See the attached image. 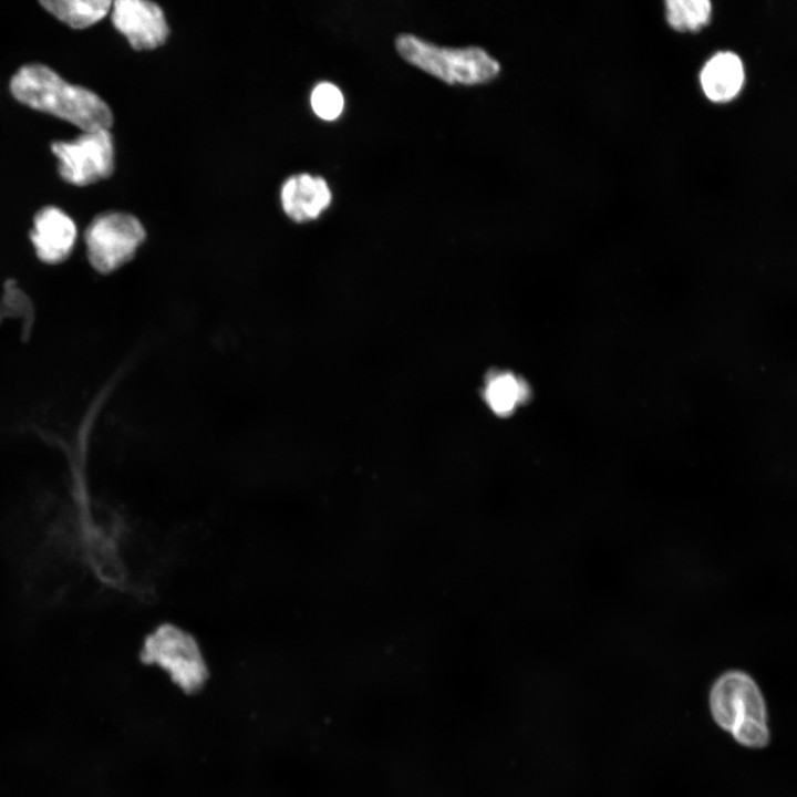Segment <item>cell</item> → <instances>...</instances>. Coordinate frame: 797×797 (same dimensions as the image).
I'll return each mask as SVG.
<instances>
[{
  "label": "cell",
  "instance_id": "30bf717a",
  "mask_svg": "<svg viewBox=\"0 0 797 797\" xmlns=\"http://www.w3.org/2000/svg\"><path fill=\"white\" fill-rule=\"evenodd\" d=\"M700 82L710 101L729 102L739 94L745 82L743 61L734 52H717L702 68Z\"/></svg>",
  "mask_w": 797,
  "mask_h": 797
},
{
  "label": "cell",
  "instance_id": "8fae6325",
  "mask_svg": "<svg viewBox=\"0 0 797 797\" xmlns=\"http://www.w3.org/2000/svg\"><path fill=\"white\" fill-rule=\"evenodd\" d=\"M40 4L56 19L73 29L89 28L102 20L112 9L110 0H46Z\"/></svg>",
  "mask_w": 797,
  "mask_h": 797
},
{
  "label": "cell",
  "instance_id": "277c9868",
  "mask_svg": "<svg viewBox=\"0 0 797 797\" xmlns=\"http://www.w3.org/2000/svg\"><path fill=\"white\" fill-rule=\"evenodd\" d=\"M145 229L133 215L110 211L96 216L85 230L87 257L101 272L128 261L145 239Z\"/></svg>",
  "mask_w": 797,
  "mask_h": 797
},
{
  "label": "cell",
  "instance_id": "8992f818",
  "mask_svg": "<svg viewBox=\"0 0 797 797\" xmlns=\"http://www.w3.org/2000/svg\"><path fill=\"white\" fill-rule=\"evenodd\" d=\"M143 660L165 670L184 691L199 690L207 677L203 656L195 641L177 629H161L146 642Z\"/></svg>",
  "mask_w": 797,
  "mask_h": 797
},
{
  "label": "cell",
  "instance_id": "6da1fadb",
  "mask_svg": "<svg viewBox=\"0 0 797 797\" xmlns=\"http://www.w3.org/2000/svg\"><path fill=\"white\" fill-rule=\"evenodd\" d=\"M10 92L20 103L61 120L83 132L110 130L113 114L94 92L66 82L41 63L21 66L10 80Z\"/></svg>",
  "mask_w": 797,
  "mask_h": 797
},
{
  "label": "cell",
  "instance_id": "5bb4252c",
  "mask_svg": "<svg viewBox=\"0 0 797 797\" xmlns=\"http://www.w3.org/2000/svg\"><path fill=\"white\" fill-rule=\"evenodd\" d=\"M310 102L313 112L325 121L335 120L342 113L344 106L341 91L329 82H322L313 89Z\"/></svg>",
  "mask_w": 797,
  "mask_h": 797
},
{
  "label": "cell",
  "instance_id": "3957f363",
  "mask_svg": "<svg viewBox=\"0 0 797 797\" xmlns=\"http://www.w3.org/2000/svg\"><path fill=\"white\" fill-rule=\"evenodd\" d=\"M395 48L405 61L448 84L486 83L500 71L498 61L478 46L442 48L405 33L397 35Z\"/></svg>",
  "mask_w": 797,
  "mask_h": 797
},
{
  "label": "cell",
  "instance_id": "52a82bcc",
  "mask_svg": "<svg viewBox=\"0 0 797 797\" xmlns=\"http://www.w3.org/2000/svg\"><path fill=\"white\" fill-rule=\"evenodd\" d=\"M111 19L135 50H153L162 45L169 33L162 8L146 0H116Z\"/></svg>",
  "mask_w": 797,
  "mask_h": 797
},
{
  "label": "cell",
  "instance_id": "7c38bea8",
  "mask_svg": "<svg viewBox=\"0 0 797 797\" xmlns=\"http://www.w3.org/2000/svg\"><path fill=\"white\" fill-rule=\"evenodd\" d=\"M526 393L521 381L510 373L498 372L486 382L485 400L497 415L506 416L526 398Z\"/></svg>",
  "mask_w": 797,
  "mask_h": 797
},
{
  "label": "cell",
  "instance_id": "ba28073f",
  "mask_svg": "<svg viewBox=\"0 0 797 797\" xmlns=\"http://www.w3.org/2000/svg\"><path fill=\"white\" fill-rule=\"evenodd\" d=\"M76 235V226L68 214L58 207L45 206L34 215L30 239L43 262L58 263L70 256Z\"/></svg>",
  "mask_w": 797,
  "mask_h": 797
},
{
  "label": "cell",
  "instance_id": "5b68a950",
  "mask_svg": "<svg viewBox=\"0 0 797 797\" xmlns=\"http://www.w3.org/2000/svg\"><path fill=\"white\" fill-rule=\"evenodd\" d=\"M63 180L86 186L108 178L114 170V143L108 130L83 132L72 141L51 144Z\"/></svg>",
  "mask_w": 797,
  "mask_h": 797
},
{
  "label": "cell",
  "instance_id": "7a4b0ae2",
  "mask_svg": "<svg viewBox=\"0 0 797 797\" xmlns=\"http://www.w3.org/2000/svg\"><path fill=\"white\" fill-rule=\"evenodd\" d=\"M715 722L742 745L760 748L769 741L764 697L756 682L745 672L721 675L710 694Z\"/></svg>",
  "mask_w": 797,
  "mask_h": 797
},
{
  "label": "cell",
  "instance_id": "4fadbf2b",
  "mask_svg": "<svg viewBox=\"0 0 797 797\" xmlns=\"http://www.w3.org/2000/svg\"><path fill=\"white\" fill-rule=\"evenodd\" d=\"M665 7L669 24L681 32L698 31L711 19L712 4L708 0H667Z\"/></svg>",
  "mask_w": 797,
  "mask_h": 797
},
{
  "label": "cell",
  "instance_id": "9c48e42d",
  "mask_svg": "<svg viewBox=\"0 0 797 797\" xmlns=\"http://www.w3.org/2000/svg\"><path fill=\"white\" fill-rule=\"evenodd\" d=\"M331 199L332 193L325 179L310 174L290 176L280 192L283 211L297 222L319 217L329 207Z\"/></svg>",
  "mask_w": 797,
  "mask_h": 797
}]
</instances>
